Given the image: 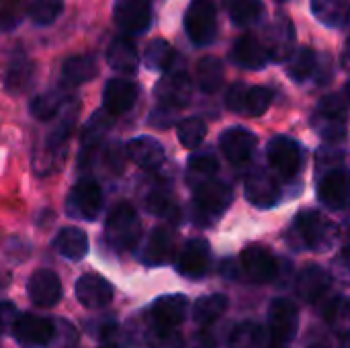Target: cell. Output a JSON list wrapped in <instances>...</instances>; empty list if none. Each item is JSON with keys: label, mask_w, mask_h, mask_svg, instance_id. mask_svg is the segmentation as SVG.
<instances>
[{"label": "cell", "mask_w": 350, "mask_h": 348, "mask_svg": "<svg viewBox=\"0 0 350 348\" xmlns=\"http://www.w3.org/2000/svg\"><path fill=\"white\" fill-rule=\"evenodd\" d=\"M318 197H320V201L326 207H330L334 211L347 207V201H349V178H347L345 168H334V170L326 172L320 178Z\"/></svg>", "instance_id": "obj_20"}, {"label": "cell", "mask_w": 350, "mask_h": 348, "mask_svg": "<svg viewBox=\"0 0 350 348\" xmlns=\"http://www.w3.org/2000/svg\"><path fill=\"white\" fill-rule=\"evenodd\" d=\"M224 6L230 14L232 23L238 27L254 25L265 14L262 0H224Z\"/></svg>", "instance_id": "obj_32"}, {"label": "cell", "mask_w": 350, "mask_h": 348, "mask_svg": "<svg viewBox=\"0 0 350 348\" xmlns=\"http://www.w3.org/2000/svg\"><path fill=\"white\" fill-rule=\"evenodd\" d=\"M107 62L115 72L121 74H135L139 66V53L137 47L131 39L127 37H117L107 49Z\"/></svg>", "instance_id": "obj_24"}, {"label": "cell", "mask_w": 350, "mask_h": 348, "mask_svg": "<svg viewBox=\"0 0 350 348\" xmlns=\"http://www.w3.org/2000/svg\"><path fill=\"white\" fill-rule=\"evenodd\" d=\"M277 2H285V0H277Z\"/></svg>", "instance_id": "obj_55"}, {"label": "cell", "mask_w": 350, "mask_h": 348, "mask_svg": "<svg viewBox=\"0 0 350 348\" xmlns=\"http://www.w3.org/2000/svg\"><path fill=\"white\" fill-rule=\"evenodd\" d=\"M228 297L221 293H211L205 297H199L193 308V318L199 326H211L228 312Z\"/></svg>", "instance_id": "obj_30"}, {"label": "cell", "mask_w": 350, "mask_h": 348, "mask_svg": "<svg viewBox=\"0 0 350 348\" xmlns=\"http://www.w3.org/2000/svg\"><path fill=\"white\" fill-rule=\"evenodd\" d=\"M265 343V330L254 322H242L236 326L230 338L232 348H260Z\"/></svg>", "instance_id": "obj_40"}, {"label": "cell", "mask_w": 350, "mask_h": 348, "mask_svg": "<svg viewBox=\"0 0 350 348\" xmlns=\"http://www.w3.org/2000/svg\"><path fill=\"white\" fill-rule=\"evenodd\" d=\"M33 78H35V64L25 55H16L10 59V64L4 70V88L16 96L31 86Z\"/></svg>", "instance_id": "obj_25"}, {"label": "cell", "mask_w": 350, "mask_h": 348, "mask_svg": "<svg viewBox=\"0 0 350 348\" xmlns=\"http://www.w3.org/2000/svg\"><path fill=\"white\" fill-rule=\"evenodd\" d=\"M316 64H318L316 51L312 47H299L287 59V74L293 82H304L314 74Z\"/></svg>", "instance_id": "obj_33"}, {"label": "cell", "mask_w": 350, "mask_h": 348, "mask_svg": "<svg viewBox=\"0 0 350 348\" xmlns=\"http://www.w3.org/2000/svg\"><path fill=\"white\" fill-rule=\"evenodd\" d=\"M98 74V64L94 55H72L62 66L64 86H80Z\"/></svg>", "instance_id": "obj_27"}, {"label": "cell", "mask_w": 350, "mask_h": 348, "mask_svg": "<svg viewBox=\"0 0 350 348\" xmlns=\"http://www.w3.org/2000/svg\"><path fill=\"white\" fill-rule=\"evenodd\" d=\"M18 312L10 302H0V332L12 330V324L16 322Z\"/></svg>", "instance_id": "obj_49"}, {"label": "cell", "mask_w": 350, "mask_h": 348, "mask_svg": "<svg viewBox=\"0 0 350 348\" xmlns=\"http://www.w3.org/2000/svg\"><path fill=\"white\" fill-rule=\"evenodd\" d=\"M211 250L209 242L203 238H193L185 244L178 256V273L189 279H201L209 271Z\"/></svg>", "instance_id": "obj_18"}, {"label": "cell", "mask_w": 350, "mask_h": 348, "mask_svg": "<svg viewBox=\"0 0 350 348\" xmlns=\"http://www.w3.org/2000/svg\"><path fill=\"white\" fill-rule=\"evenodd\" d=\"M178 142L187 148V150H195L203 144L205 135H207V125L203 119L199 117H187L178 123Z\"/></svg>", "instance_id": "obj_39"}, {"label": "cell", "mask_w": 350, "mask_h": 348, "mask_svg": "<svg viewBox=\"0 0 350 348\" xmlns=\"http://www.w3.org/2000/svg\"><path fill=\"white\" fill-rule=\"evenodd\" d=\"M53 248L68 260H82L88 254V236L80 228H62L53 240Z\"/></svg>", "instance_id": "obj_26"}, {"label": "cell", "mask_w": 350, "mask_h": 348, "mask_svg": "<svg viewBox=\"0 0 350 348\" xmlns=\"http://www.w3.org/2000/svg\"><path fill=\"white\" fill-rule=\"evenodd\" d=\"M174 62V49L164 39H154L144 51V64L148 70L166 72Z\"/></svg>", "instance_id": "obj_36"}, {"label": "cell", "mask_w": 350, "mask_h": 348, "mask_svg": "<svg viewBox=\"0 0 350 348\" xmlns=\"http://www.w3.org/2000/svg\"><path fill=\"white\" fill-rule=\"evenodd\" d=\"M152 2L154 0H117L113 18L117 27L127 35H142L152 25Z\"/></svg>", "instance_id": "obj_8"}, {"label": "cell", "mask_w": 350, "mask_h": 348, "mask_svg": "<svg viewBox=\"0 0 350 348\" xmlns=\"http://www.w3.org/2000/svg\"><path fill=\"white\" fill-rule=\"evenodd\" d=\"M232 201H234L232 187L226 185V183H221V180H217V178L205 183L203 187H199L195 191V203H197V207L203 213L213 215V217H217L224 211H228L230 205H232Z\"/></svg>", "instance_id": "obj_16"}, {"label": "cell", "mask_w": 350, "mask_h": 348, "mask_svg": "<svg viewBox=\"0 0 350 348\" xmlns=\"http://www.w3.org/2000/svg\"><path fill=\"white\" fill-rule=\"evenodd\" d=\"M295 232L306 248L328 250L336 240L338 228L318 209H304L295 217Z\"/></svg>", "instance_id": "obj_2"}, {"label": "cell", "mask_w": 350, "mask_h": 348, "mask_svg": "<svg viewBox=\"0 0 350 348\" xmlns=\"http://www.w3.org/2000/svg\"><path fill=\"white\" fill-rule=\"evenodd\" d=\"M142 236V224L137 211L129 203H119L107 217L105 240L117 252H129L137 246Z\"/></svg>", "instance_id": "obj_1"}, {"label": "cell", "mask_w": 350, "mask_h": 348, "mask_svg": "<svg viewBox=\"0 0 350 348\" xmlns=\"http://www.w3.org/2000/svg\"><path fill=\"white\" fill-rule=\"evenodd\" d=\"M314 127L320 131V135L328 142L342 139L347 135V119H332V117H314Z\"/></svg>", "instance_id": "obj_43"}, {"label": "cell", "mask_w": 350, "mask_h": 348, "mask_svg": "<svg viewBox=\"0 0 350 348\" xmlns=\"http://www.w3.org/2000/svg\"><path fill=\"white\" fill-rule=\"evenodd\" d=\"M189 312V299L180 293L162 295L152 306V316L160 328H178Z\"/></svg>", "instance_id": "obj_21"}, {"label": "cell", "mask_w": 350, "mask_h": 348, "mask_svg": "<svg viewBox=\"0 0 350 348\" xmlns=\"http://www.w3.org/2000/svg\"><path fill=\"white\" fill-rule=\"evenodd\" d=\"M64 10V0H33L29 8V16L35 25L47 27L51 25Z\"/></svg>", "instance_id": "obj_41"}, {"label": "cell", "mask_w": 350, "mask_h": 348, "mask_svg": "<svg viewBox=\"0 0 350 348\" xmlns=\"http://www.w3.org/2000/svg\"><path fill=\"white\" fill-rule=\"evenodd\" d=\"M273 103V90L267 86H250L246 88L244 94V107H242V115L248 117H260L269 111Z\"/></svg>", "instance_id": "obj_37"}, {"label": "cell", "mask_w": 350, "mask_h": 348, "mask_svg": "<svg viewBox=\"0 0 350 348\" xmlns=\"http://www.w3.org/2000/svg\"><path fill=\"white\" fill-rule=\"evenodd\" d=\"M267 158L285 180H293L304 168V148L285 135H277L269 142Z\"/></svg>", "instance_id": "obj_5"}, {"label": "cell", "mask_w": 350, "mask_h": 348, "mask_svg": "<svg viewBox=\"0 0 350 348\" xmlns=\"http://www.w3.org/2000/svg\"><path fill=\"white\" fill-rule=\"evenodd\" d=\"M262 47L273 62H285L295 51V27L287 14H277L262 35Z\"/></svg>", "instance_id": "obj_4"}, {"label": "cell", "mask_w": 350, "mask_h": 348, "mask_svg": "<svg viewBox=\"0 0 350 348\" xmlns=\"http://www.w3.org/2000/svg\"><path fill=\"white\" fill-rule=\"evenodd\" d=\"M314 16L332 29H342L349 23V0H312Z\"/></svg>", "instance_id": "obj_28"}, {"label": "cell", "mask_w": 350, "mask_h": 348, "mask_svg": "<svg viewBox=\"0 0 350 348\" xmlns=\"http://www.w3.org/2000/svg\"><path fill=\"white\" fill-rule=\"evenodd\" d=\"M310 348H324V347H320V345H314V347H310Z\"/></svg>", "instance_id": "obj_54"}, {"label": "cell", "mask_w": 350, "mask_h": 348, "mask_svg": "<svg viewBox=\"0 0 350 348\" xmlns=\"http://www.w3.org/2000/svg\"><path fill=\"white\" fill-rule=\"evenodd\" d=\"M185 340L176 328H160L154 326L148 334V347L150 348H183Z\"/></svg>", "instance_id": "obj_42"}, {"label": "cell", "mask_w": 350, "mask_h": 348, "mask_svg": "<svg viewBox=\"0 0 350 348\" xmlns=\"http://www.w3.org/2000/svg\"><path fill=\"white\" fill-rule=\"evenodd\" d=\"M23 0H0V27L14 29L21 21Z\"/></svg>", "instance_id": "obj_46"}, {"label": "cell", "mask_w": 350, "mask_h": 348, "mask_svg": "<svg viewBox=\"0 0 350 348\" xmlns=\"http://www.w3.org/2000/svg\"><path fill=\"white\" fill-rule=\"evenodd\" d=\"M49 345H55L57 348H74V345H76V330H74V326L68 324L66 320H57L53 324V336H51Z\"/></svg>", "instance_id": "obj_45"}, {"label": "cell", "mask_w": 350, "mask_h": 348, "mask_svg": "<svg viewBox=\"0 0 350 348\" xmlns=\"http://www.w3.org/2000/svg\"><path fill=\"white\" fill-rule=\"evenodd\" d=\"M197 82H199V88L207 94H213L219 90L221 82H224V66L217 57H203L199 64H197Z\"/></svg>", "instance_id": "obj_34"}, {"label": "cell", "mask_w": 350, "mask_h": 348, "mask_svg": "<svg viewBox=\"0 0 350 348\" xmlns=\"http://www.w3.org/2000/svg\"><path fill=\"white\" fill-rule=\"evenodd\" d=\"M195 348H213V345H209V343H207V345H203V347L199 345V347H195Z\"/></svg>", "instance_id": "obj_51"}, {"label": "cell", "mask_w": 350, "mask_h": 348, "mask_svg": "<svg viewBox=\"0 0 350 348\" xmlns=\"http://www.w3.org/2000/svg\"><path fill=\"white\" fill-rule=\"evenodd\" d=\"M242 269L252 283H269L277 277L279 265L269 248L262 244H250L240 254Z\"/></svg>", "instance_id": "obj_10"}, {"label": "cell", "mask_w": 350, "mask_h": 348, "mask_svg": "<svg viewBox=\"0 0 350 348\" xmlns=\"http://www.w3.org/2000/svg\"><path fill=\"white\" fill-rule=\"evenodd\" d=\"M100 348H115L113 345H105V347H100Z\"/></svg>", "instance_id": "obj_53"}, {"label": "cell", "mask_w": 350, "mask_h": 348, "mask_svg": "<svg viewBox=\"0 0 350 348\" xmlns=\"http://www.w3.org/2000/svg\"><path fill=\"white\" fill-rule=\"evenodd\" d=\"M267 324H269V332L277 345L291 343L299 330V312H297L295 304L289 299H275L269 306Z\"/></svg>", "instance_id": "obj_7"}, {"label": "cell", "mask_w": 350, "mask_h": 348, "mask_svg": "<svg viewBox=\"0 0 350 348\" xmlns=\"http://www.w3.org/2000/svg\"><path fill=\"white\" fill-rule=\"evenodd\" d=\"M66 209L76 219L94 222L103 211V189L98 187V183L90 178L76 183L68 195Z\"/></svg>", "instance_id": "obj_6"}, {"label": "cell", "mask_w": 350, "mask_h": 348, "mask_svg": "<svg viewBox=\"0 0 350 348\" xmlns=\"http://www.w3.org/2000/svg\"><path fill=\"white\" fill-rule=\"evenodd\" d=\"M316 115L332 117V119H347V96L345 94H328L320 101Z\"/></svg>", "instance_id": "obj_44"}, {"label": "cell", "mask_w": 350, "mask_h": 348, "mask_svg": "<svg viewBox=\"0 0 350 348\" xmlns=\"http://www.w3.org/2000/svg\"><path fill=\"white\" fill-rule=\"evenodd\" d=\"M269 348H285L283 345H273V347H269Z\"/></svg>", "instance_id": "obj_52"}, {"label": "cell", "mask_w": 350, "mask_h": 348, "mask_svg": "<svg viewBox=\"0 0 350 348\" xmlns=\"http://www.w3.org/2000/svg\"><path fill=\"white\" fill-rule=\"evenodd\" d=\"M146 207L148 211H152L154 215H166L172 209V199L166 191H154L148 199H146Z\"/></svg>", "instance_id": "obj_47"}, {"label": "cell", "mask_w": 350, "mask_h": 348, "mask_svg": "<svg viewBox=\"0 0 350 348\" xmlns=\"http://www.w3.org/2000/svg\"><path fill=\"white\" fill-rule=\"evenodd\" d=\"M137 94H139V90H137V86L131 80L111 78L105 84V90H103V107H105V113H109L111 117L113 115L127 113L135 105Z\"/></svg>", "instance_id": "obj_17"}, {"label": "cell", "mask_w": 350, "mask_h": 348, "mask_svg": "<svg viewBox=\"0 0 350 348\" xmlns=\"http://www.w3.org/2000/svg\"><path fill=\"white\" fill-rule=\"evenodd\" d=\"M172 248H174V238H172L170 230L168 228H156L148 238L144 260L148 265H164L172 256Z\"/></svg>", "instance_id": "obj_31"}, {"label": "cell", "mask_w": 350, "mask_h": 348, "mask_svg": "<svg viewBox=\"0 0 350 348\" xmlns=\"http://www.w3.org/2000/svg\"><path fill=\"white\" fill-rule=\"evenodd\" d=\"M246 88H248V86H244V84H234V86L230 88V92H228V96H226V105H228V109H230V111H234V113H242Z\"/></svg>", "instance_id": "obj_48"}, {"label": "cell", "mask_w": 350, "mask_h": 348, "mask_svg": "<svg viewBox=\"0 0 350 348\" xmlns=\"http://www.w3.org/2000/svg\"><path fill=\"white\" fill-rule=\"evenodd\" d=\"M244 195L246 199L258 207V209H271L281 201V185L265 170H256L246 176L244 183Z\"/></svg>", "instance_id": "obj_12"}, {"label": "cell", "mask_w": 350, "mask_h": 348, "mask_svg": "<svg viewBox=\"0 0 350 348\" xmlns=\"http://www.w3.org/2000/svg\"><path fill=\"white\" fill-rule=\"evenodd\" d=\"M76 297L86 310H100L111 304L113 299V287L111 283L96 275V273H86L76 281Z\"/></svg>", "instance_id": "obj_15"}, {"label": "cell", "mask_w": 350, "mask_h": 348, "mask_svg": "<svg viewBox=\"0 0 350 348\" xmlns=\"http://www.w3.org/2000/svg\"><path fill=\"white\" fill-rule=\"evenodd\" d=\"M12 334L21 347H47L53 336V322L35 314H21L12 324Z\"/></svg>", "instance_id": "obj_9"}, {"label": "cell", "mask_w": 350, "mask_h": 348, "mask_svg": "<svg viewBox=\"0 0 350 348\" xmlns=\"http://www.w3.org/2000/svg\"><path fill=\"white\" fill-rule=\"evenodd\" d=\"M328 287H330V275L318 265H308L306 269H301L295 285L297 295L306 304H316L328 291Z\"/></svg>", "instance_id": "obj_23"}, {"label": "cell", "mask_w": 350, "mask_h": 348, "mask_svg": "<svg viewBox=\"0 0 350 348\" xmlns=\"http://www.w3.org/2000/svg\"><path fill=\"white\" fill-rule=\"evenodd\" d=\"M191 92H193L191 80H189L187 72H183V70L166 74L156 86V98L160 101V107L172 109V111L187 107L191 103Z\"/></svg>", "instance_id": "obj_11"}, {"label": "cell", "mask_w": 350, "mask_h": 348, "mask_svg": "<svg viewBox=\"0 0 350 348\" xmlns=\"http://www.w3.org/2000/svg\"><path fill=\"white\" fill-rule=\"evenodd\" d=\"M125 156L144 170H158L166 162L164 146L154 137H135L125 146Z\"/></svg>", "instance_id": "obj_19"}, {"label": "cell", "mask_w": 350, "mask_h": 348, "mask_svg": "<svg viewBox=\"0 0 350 348\" xmlns=\"http://www.w3.org/2000/svg\"><path fill=\"white\" fill-rule=\"evenodd\" d=\"M64 101H66L64 88H51L47 92H41L31 101V115L35 119L47 121V119H51V117H55L59 113Z\"/></svg>", "instance_id": "obj_35"}, {"label": "cell", "mask_w": 350, "mask_h": 348, "mask_svg": "<svg viewBox=\"0 0 350 348\" xmlns=\"http://www.w3.org/2000/svg\"><path fill=\"white\" fill-rule=\"evenodd\" d=\"M232 59L244 70H262L269 64V57L260 39L252 33H244L234 41Z\"/></svg>", "instance_id": "obj_22"}, {"label": "cell", "mask_w": 350, "mask_h": 348, "mask_svg": "<svg viewBox=\"0 0 350 348\" xmlns=\"http://www.w3.org/2000/svg\"><path fill=\"white\" fill-rule=\"evenodd\" d=\"M27 293L37 308H53L62 299V281L53 271L41 269L31 275L27 283Z\"/></svg>", "instance_id": "obj_14"}, {"label": "cell", "mask_w": 350, "mask_h": 348, "mask_svg": "<svg viewBox=\"0 0 350 348\" xmlns=\"http://www.w3.org/2000/svg\"><path fill=\"white\" fill-rule=\"evenodd\" d=\"M185 31L193 45L205 47L215 41L217 12L211 0H193L185 14Z\"/></svg>", "instance_id": "obj_3"}, {"label": "cell", "mask_w": 350, "mask_h": 348, "mask_svg": "<svg viewBox=\"0 0 350 348\" xmlns=\"http://www.w3.org/2000/svg\"><path fill=\"white\" fill-rule=\"evenodd\" d=\"M258 146L256 135L246 127H230L219 137V148L232 164H244L254 156Z\"/></svg>", "instance_id": "obj_13"}, {"label": "cell", "mask_w": 350, "mask_h": 348, "mask_svg": "<svg viewBox=\"0 0 350 348\" xmlns=\"http://www.w3.org/2000/svg\"><path fill=\"white\" fill-rule=\"evenodd\" d=\"M217 158L213 154H195L191 156L189 164H187V183L193 191H197L199 187H203L205 183L213 180L217 174Z\"/></svg>", "instance_id": "obj_29"}, {"label": "cell", "mask_w": 350, "mask_h": 348, "mask_svg": "<svg viewBox=\"0 0 350 348\" xmlns=\"http://www.w3.org/2000/svg\"><path fill=\"white\" fill-rule=\"evenodd\" d=\"M109 154H111V160H109L111 168H113L115 172H121V170H123V156H121V150H119L117 146H113Z\"/></svg>", "instance_id": "obj_50"}, {"label": "cell", "mask_w": 350, "mask_h": 348, "mask_svg": "<svg viewBox=\"0 0 350 348\" xmlns=\"http://www.w3.org/2000/svg\"><path fill=\"white\" fill-rule=\"evenodd\" d=\"M111 123H113V117H111L109 113L96 111V113L90 117V121L86 123V127H84V133H82V150L88 148V150L92 152V150L100 144L103 135L109 131Z\"/></svg>", "instance_id": "obj_38"}]
</instances>
